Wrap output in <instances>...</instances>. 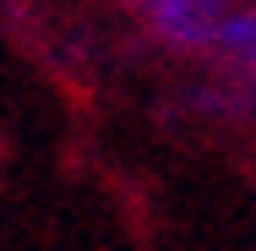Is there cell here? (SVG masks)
I'll return each mask as SVG.
<instances>
[{
  "label": "cell",
  "instance_id": "7a4b0ae2",
  "mask_svg": "<svg viewBox=\"0 0 256 251\" xmlns=\"http://www.w3.org/2000/svg\"><path fill=\"white\" fill-rule=\"evenodd\" d=\"M218 50L229 60L246 66V77L256 82V6H234L224 17V33H218Z\"/></svg>",
  "mask_w": 256,
  "mask_h": 251
},
{
  "label": "cell",
  "instance_id": "6da1fadb",
  "mask_svg": "<svg viewBox=\"0 0 256 251\" xmlns=\"http://www.w3.org/2000/svg\"><path fill=\"white\" fill-rule=\"evenodd\" d=\"M136 11L174 50H218L224 17L234 11V0H136Z\"/></svg>",
  "mask_w": 256,
  "mask_h": 251
}]
</instances>
